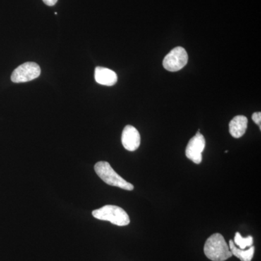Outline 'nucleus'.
Returning <instances> with one entry per match:
<instances>
[{"mask_svg": "<svg viewBox=\"0 0 261 261\" xmlns=\"http://www.w3.org/2000/svg\"><path fill=\"white\" fill-rule=\"evenodd\" d=\"M204 252L206 257L212 261H225L232 256L224 237L219 233L211 235L206 240Z\"/></svg>", "mask_w": 261, "mask_h": 261, "instance_id": "obj_1", "label": "nucleus"}, {"mask_svg": "<svg viewBox=\"0 0 261 261\" xmlns=\"http://www.w3.org/2000/svg\"><path fill=\"white\" fill-rule=\"evenodd\" d=\"M94 171L98 176L110 186L119 187L128 191L134 190L133 185L119 176L111 167L109 163L99 161L94 166Z\"/></svg>", "mask_w": 261, "mask_h": 261, "instance_id": "obj_2", "label": "nucleus"}, {"mask_svg": "<svg viewBox=\"0 0 261 261\" xmlns=\"http://www.w3.org/2000/svg\"><path fill=\"white\" fill-rule=\"evenodd\" d=\"M92 216L101 221H110L119 226L129 224L130 219L126 211L116 205H108L92 211Z\"/></svg>", "mask_w": 261, "mask_h": 261, "instance_id": "obj_3", "label": "nucleus"}, {"mask_svg": "<svg viewBox=\"0 0 261 261\" xmlns=\"http://www.w3.org/2000/svg\"><path fill=\"white\" fill-rule=\"evenodd\" d=\"M41 73L39 65L33 62H27L18 66L11 75L12 82L24 83L38 78Z\"/></svg>", "mask_w": 261, "mask_h": 261, "instance_id": "obj_4", "label": "nucleus"}, {"mask_svg": "<svg viewBox=\"0 0 261 261\" xmlns=\"http://www.w3.org/2000/svg\"><path fill=\"white\" fill-rule=\"evenodd\" d=\"M188 62V55L185 48L175 47L165 57L163 65L165 69L171 72L180 70L187 65Z\"/></svg>", "mask_w": 261, "mask_h": 261, "instance_id": "obj_5", "label": "nucleus"}, {"mask_svg": "<svg viewBox=\"0 0 261 261\" xmlns=\"http://www.w3.org/2000/svg\"><path fill=\"white\" fill-rule=\"evenodd\" d=\"M205 147V140L204 136L198 130L197 135L192 137L187 146L186 156L196 164H200L202 161V153Z\"/></svg>", "mask_w": 261, "mask_h": 261, "instance_id": "obj_6", "label": "nucleus"}, {"mask_svg": "<svg viewBox=\"0 0 261 261\" xmlns=\"http://www.w3.org/2000/svg\"><path fill=\"white\" fill-rule=\"evenodd\" d=\"M122 145L127 150L133 152L140 145L141 137L138 130L135 127L128 125L123 128L121 137Z\"/></svg>", "mask_w": 261, "mask_h": 261, "instance_id": "obj_7", "label": "nucleus"}, {"mask_svg": "<svg viewBox=\"0 0 261 261\" xmlns=\"http://www.w3.org/2000/svg\"><path fill=\"white\" fill-rule=\"evenodd\" d=\"M94 79L96 82L101 85L111 87L116 84L118 75L116 72L109 68L97 67L94 71Z\"/></svg>", "mask_w": 261, "mask_h": 261, "instance_id": "obj_8", "label": "nucleus"}, {"mask_svg": "<svg viewBox=\"0 0 261 261\" xmlns=\"http://www.w3.org/2000/svg\"><path fill=\"white\" fill-rule=\"evenodd\" d=\"M248 120L247 117L244 116H237L230 121L229 133L233 138H240L245 135L247 128Z\"/></svg>", "mask_w": 261, "mask_h": 261, "instance_id": "obj_9", "label": "nucleus"}, {"mask_svg": "<svg viewBox=\"0 0 261 261\" xmlns=\"http://www.w3.org/2000/svg\"><path fill=\"white\" fill-rule=\"evenodd\" d=\"M229 249L232 255H234L241 261H251L255 252V247H250L247 250H241L236 247L233 240L229 241Z\"/></svg>", "mask_w": 261, "mask_h": 261, "instance_id": "obj_10", "label": "nucleus"}, {"mask_svg": "<svg viewBox=\"0 0 261 261\" xmlns=\"http://www.w3.org/2000/svg\"><path fill=\"white\" fill-rule=\"evenodd\" d=\"M233 243L236 244L240 249L245 250L247 247L252 246L253 244V238L252 236H248L247 238H243L240 233L237 232L235 234Z\"/></svg>", "mask_w": 261, "mask_h": 261, "instance_id": "obj_11", "label": "nucleus"}, {"mask_svg": "<svg viewBox=\"0 0 261 261\" xmlns=\"http://www.w3.org/2000/svg\"><path fill=\"white\" fill-rule=\"evenodd\" d=\"M252 119L253 120V121L255 122L257 125H258L259 127H260V130H261V113H254L252 116Z\"/></svg>", "mask_w": 261, "mask_h": 261, "instance_id": "obj_12", "label": "nucleus"}, {"mask_svg": "<svg viewBox=\"0 0 261 261\" xmlns=\"http://www.w3.org/2000/svg\"><path fill=\"white\" fill-rule=\"evenodd\" d=\"M44 4L48 5V6H54L56 4L58 0H42Z\"/></svg>", "mask_w": 261, "mask_h": 261, "instance_id": "obj_13", "label": "nucleus"}]
</instances>
